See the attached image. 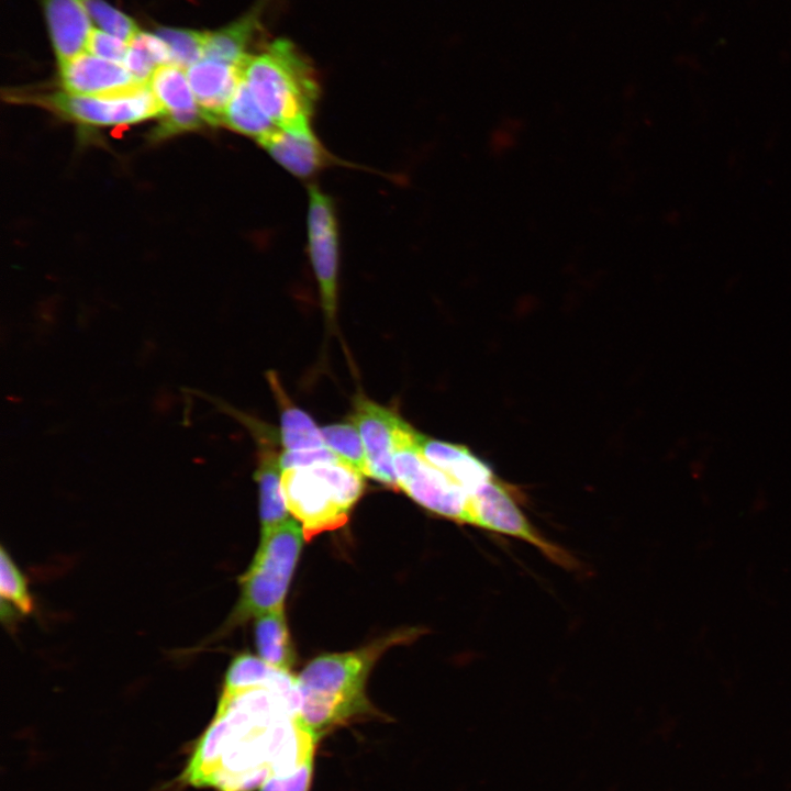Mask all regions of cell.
<instances>
[{
    "label": "cell",
    "instance_id": "d4e9b609",
    "mask_svg": "<svg viewBox=\"0 0 791 791\" xmlns=\"http://www.w3.org/2000/svg\"><path fill=\"white\" fill-rule=\"evenodd\" d=\"M92 21L104 32L127 44L140 32L136 23L103 0H81Z\"/></svg>",
    "mask_w": 791,
    "mask_h": 791
},
{
    "label": "cell",
    "instance_id": "4316f807",
    "mask_svg": "<svg viewBox=\"0 0 791 791\" xmlns=\"http://www.w3.org/2000/svg\"><path fill=\"white\" fill-rule=\"evenodd\" d=\"M129 44L102 30L92 29L87 43V53L124 65Z\"/></svg>",
    "mask_w": 791,
    "mask_h": 791
},
{
    "label": "cell",
    "instance_id": "9c48e42d",
    "mask_svg": "<svg viewBox=\"0 0 791 791\" xmlns=\"http://www.w3.org/2000/svg\"><path fill=\"white\" fill-rule=\"evenodd\" d=\"M400 420L394 411L364 396L354 399L352 422L364 444L367 476L392 489H398L393 469V443Z\"/></svg>",
    "mask_w": 791,
    "mask_h": 791
},
{
    "label": "cell",
    "instance_id": "7a4b0ae2",
    "mask_svg": "<svg viewBox=\"0 0 791 791\" xmlns=\"http://www.w3.org/2000/svg\"><path fill=\"white\" fill-rule=\"evenodd\" d=\"M419 633L403 630L359 649L311 660L297 677L299 715L305 725L320 738L333 727L371 712L365 688L372 666L388 648L412 640Z\"/></svg>",
    "mask_w": 791,
    "mask_h": 791
},
{
    "label": "cell",
    "instance_id": "603a6c76",
    "mask_svg": "<svg viewBox=\"0 0 791 791\" xmlns=\"http://www.w3.org/2000/svg\"><path fill=\"white\" fill-rule=\"evenodd\" d=\"M321 433L326 447L364 476L368 475L364 444L353 422L323 426Z\"/></svg>",
    "mask_w": 791,
    "mask_h": 791
},
{
    "label": "cell",
    "instance_id": "4fadbf2b",
    "mask_svg": "<svg viewBox=\"0 0 791 791\" xmlns=\"http://www.w3.org/2000/svg\"><path fill=\"white\" fill-rule=\"evenodd\" d=\"M259 143L275 160L299 177L315 174L331 160L309 123L277 127Z\"/></svg>",
    "mask_w": 791,
    "mask_h": 791
},
{
    "label": "cell",
    "instance_id": "52a82bcc",
    "mask_svg": "<svg viewBox=\"0 0 791 791\" xmlns=\"http://www.w3.org/2000/svg\"><path fill=\"white\" fill-rule=\"evenodd\" d=\"M48 102L69 120L89 125L132 124L161 115L160 105L148 83L98 96L58 92L51 96Z\"/></svg>",
    "mask_w": 791,
    "mask_h": 791
},
{
    "label": "cell",
    "instance_id": "7c38bea8",
    "mask_svg": "<svg viewBox=\"0 0 791 791\" xmlns=\"http://www.w3.org/2000/svg\"><path fill=\"white\" fill-rule=\"evenodd\" d=\"M207 123H221L223 112L242 80V67L203 58L186 69Z\"/></svg>",
    "mask_w": 791,
    "mask_h": 791
},
{
    "label": "cell",
    "instance_id": "5bb4252c",
    "mask_svg": "<svg viewBox=\"0 0 791 791\" xmlns=\"http://www.w3.org/2000/svg\"><path fill=\"white\" fill-rule=\"evenodd\" d=\"M238 419L252 430L258 444L255 479L259 492L260 534H265L290 517L281 493L282 470L279 456L272 449L265 430L263 432L257 422L247 419L244 414Z\"/></svg>",
    "mask_w": 791,
    "mask_h": 791
},
{
    "label": "cell",
    "instance_id": "2e32d148",
    "mask_svg": "<svg viewBox=\"0 0 791 791\" xmlns=\"http://www.w3.org/2000/svg\"><path fill=\"white\" fill-rule=\"evenodd\" d=\"M43 3L58 65L86 53L92 27L82 1L43 0Z\"/></svg>",
    "mask_w": 791,
    "mask_h": 791
},
{
    "label": "cell",
    "instance_id": "83f0119b",
    "mask_svg": "<svg viewBox=\"0 0 791 791\" xmlns=\"http://www.w3.org/2000/svg\"><path fill=\"white\" fill-rule=\"evenodd\" d=\"M338 460H341V458L326 446L302 450H285L279 455L281 470L335 463Z\"/></svg>",
    "mask_w": 791,
    "mask_h": 791
},
{
    "label": "cell",
    "instance_id": "6da1fadb",
    "mask_svg": "<svg viewBox=\"0 0 791 791\" xmlns=\"http://www.w3.org/2000/svg\"><path fill=\"white\" fill-rule=\"evenodd\" d=\"M319 737L279 690L222 689L215 715L181 777L216 791H254L314 761Z\"/></svg>",
    "mask_w": 791,
    "mask_h": 791
},
{
    "label": "cell",
    "instance_id": "44dd1931",
    "mask_svg": "<svg viewBox=\"0 0 791 791\" xmlns=\"http://www.w3.org/2000/svg\"><path fill=\"white\" fill-rule=\"evenodd\" d=\"M221 123L236 132L255 137L258 142L277 129L243 80L229 101Z\"/></svg>",
    "mask_w": 791,
    "mask_h": 791
},
{
    "label": "cell",
    "instance_id": "9a60e30c",
    "mask_svg": "<svg viewBox=\"0 0 791 791\" xmlns=\"http://www.w3.org/2000/svg\"><path fill=\"white\" fill-rule=\"evenodd\" d=\"M416 443L424 458L452 477L471 499L481 486L495 478L491 467L466 446L431 438L420 432Z\"/></svg>",
    "mask_w": 791,
    "mask_h": 791
},
{
    "label": "cell",
    "instance_id": "ffe728a7",
    "mask_svg": "<svg viewBox=\"0 0 791 791\" xmlns=\"http://www.w3.org/2000/svg\"><path fill=\"white\" fill-rule=\"evenodd\" d=\"M257 29L258 12L253 10L229 26L207 32L203 58L242 67L249 55L246 49Z\"/></svg>",
    "mask_w": 791,
    "mask_h": 791
},
{
    "label": "cell",
    "instance_id": "f1b7e54d",
    "mask_svg": "<svg viewBox=\"0 0 791 791\" xmlns=\"http://www.w3.org/2000/svg\"><path fill=\"white\" fill-rule=\"evenodd\" d=\"M314 761L303 765L291 773L271 777L258 791H309Z\"/></svg>",
    "mask_w": 791,
    "mask_h": 791
},
{
    "label": "cell",
    "instance_id": "ac0fdd59",
    "mask_svg": "<svg viewBox=\"0 0 791 791\" xmlns=\"http://www.w3.org/2000/svg\"><path fill=\"white\" fill-rule=\"evenodd\" d=\"M267 379L280 408V439L286 450L324 447L325 443L311 416L291 402L275 371Z\"/></svg>",
    "mask_w": 791,
    "mask_h": 791
},
{
    "label": "cell",
    "instance_id": "d6986e66",
    "mask_svg": "<svg viewBox=\"0 0 791 791\" xmlns=\"http://www.w3.org/2000/svg\"><path fill=\"white\" fill-rule=\"evenodd\" d=\"M254 635L259 657L271 666L290 671L296 662V651L283 609L257 616Z\"/></svg>",
    "mask_w": 791,
    "mask_h": 791
},
{
    "label": "cell",
    "instance_id": "8fae6325",
    "mask_svg": "<svg viewBox=\"0 0 791 791\" xmlns=\"http://www.w3.org/2000/svg\"><path fill=\"white\" fill-rule=\"evenodd\" d=\"M59 74L65 92L79 96L114 93L143 85L134 80L123 64L87 52L59 64Z\"/></svg>",
    "mask_w": 791,
    "mask_h": 791
},
{
    "label": "cell",
    "instance_id": "277c9868",
    "mask_svg": "<svg viewBox=\"0 0 791 791\" xmlns=\"http://www.w3.org/2000/svg\"><path fill=\"white\" fill-rule=\"evenodd\" d=\"M364 475L345 463L285 469L281 493L305 541L342 527L365 489Z\"/></svg>",
    "mask_w": 791,
    "mask_h": 791
},
{
    "label": "cell",
    "instance_id": "3957f363",
    "mask_svg": "<svg viewBox=\"0 0 791 791\" xmlns=\"http://www.w3.org/2000/svg\"><path fill=\"white\" fill-rule=\"evenodd\" d=\"M242 80L277 127L309 123L319 87L291 42L275 40L259 54H249L242 65Z\"/></svg>",
    "mask_w": 791,
    "mask_h": 791
},
{
    "label": "cell",
    "instance_id": "8992f818",
    "mask_svg": "<svg viewBox=\"0 0 791 791\" xmlns=\"http://www.w3.org/2000/svg\"><path fill=\"white\" fill-rule=\"evenodd\" d=\"M415 431L400 420L393 443V469L398 489L426 510L470 525L471 497L447 474L427 461L416 443Z\"/></svg>",
    "mask_w": 791,
    "mask_h": 791
},
{
    "label": "cell",
    "instance_id": "5b68a950",
    "mask_svg": "<svg viewBox=\"0 0 791 791\" xmlns=\"http://www.w3.org/2000/svg\"><path fill=\"white\" fill-rule=\"evenodd\" d=\"M304 539L297 520L289 517L260 534L252 564L239 578L241 592L225 627L235 626L264 613L283 609Z\"/></svg>",
    "mask_w": 791,
    "mask_h": 791
},
{
    "label": "cell",
    "instance_id": "ba28073f",
    "mask_svg": "<svg viewBox=\"0 0 791 791\" xmlns=\"http://www.w3.org/2000/svg\"><path fill=\"white\" fill-rule=\"evenodd\" d=\"M308 238L311 263L327 321L336 310L338 230L331 198L317 187L309 189Z\"/></svg>",
    "mask_w": 791,
    "mask_h": 791
},
{
    "label": "cell",
    "instance_id": "484cf974",
    "mask_svg": "<svg viewBox=\"0 0 791 791\" xmlns=\"http://www.w3.org/2000/svg\"><path fill=\"white\" fill-rule=\"evenodd\" d=\"M0 593L1 599L15 606L20 612L27 614L33 608L25 578L15 566L5 549L0 554Z\"/></svg>",
    "mask_w": 791,
    "mask_h": 791
},
{
    "label": "cell",
    "instance_id": "7402d4cb",
    "mask_svg": "<svg viewBox=\"0 0 791 791\" xmlns=\"http://www.w3.org/2000/svg\"><path fill=\"white\" fill-rule=\"evenodd\" d=\"M168 64H171L169 48L158 35L140 31L129 43L124 66L137 83H148L154 71Z\"/></svg>",
    "mask_w": 791,
    "mask_h": 791
},
{
    "label": "cell",
    "instance_id": "cb8c5ba5",
    "mask_svg": "<svg viewBox=\"0 0 791 791\" xmlns=\"http://www.w3.org/2000/svg\"><path fill=\"white\" fill-rule=\"evenodd\" d=\"M157 35L167 44L171 64L187 69L203 59L207 32L159 27Z\"/></svg>",
    "mask_w": 791,
    "mask_h": 791
},
{
    "label": "cell",
    "instance_id": "e0dca14e",
    "mask_svg": "<svg viewBox=\"0 0 791 791\" xmlns=\"http://www.w3.org/2000/svg\"><path fill=\"white\" fill-rule=\"evenodd\" d=\"M269 687L286 694L299 712L300 698L297 677L248 653L237 655L230 664L223 683L224 690Z\"/></svg>",
    "mask_w": 791,
    "mask_h": 791
},
{
    "label": "cell",
    "instance_id": "30bf717a",
    "mask_svg": "<svg viewBox=\"0 0 791 791\" xmlns=\"http://www.w3.org/2000/svg\"><path fill=\"white\" fill-rule=\"evenodd\" d=\"M185 71L174 64L163 65L148 81L161 109L157 138L194 130L205 122Z\"/></svg>",
    "mask_w": 791,
    "mask_h": 791
}]
</instances>
